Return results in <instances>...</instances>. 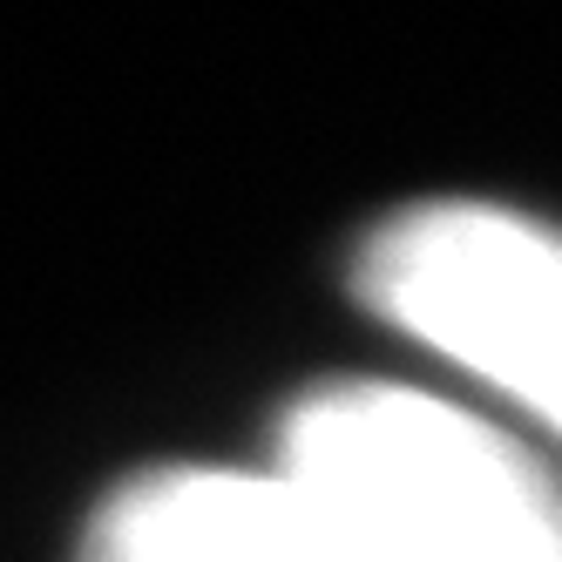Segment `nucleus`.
Listing matches in <instances>:
<instances>
[{
	"instance_id": "f257e3e1",
	"label": "nucleus",
	"mask_w": 562,
	"mask_h": 562,
	"mask_svg": "<svg viewBox=\"0 0 562 562\" xmlns=\"http://www.w3.org/2000/svg\"><path fill=\"white\" fill-rule=\"evenodd\" d=\"M359 562H562V481L508 427L393 380L299 393L271 461Z\"/></svg>"
},
{
	"instance_id": "f03ea898",
	"label": "nucleus",
	"mask_w": 562,
	"mask_h": 562,
	"mask_svg": "<svg viewBox=\"0 0 562 562\" xmlns=\"http://www.w3.org/2000/svg\"><path fill=\"white\" fill-rule=\"evenodd\" d=\"M352 292L440 367L562 434V224L427 196L359 237Z\"/></svg>"
},
{
	"instance_id": "7ed1b4c3",
	"label": "nucleus",
	"mask_w": 562,
	"mask_h": 562,
	"mask_svg": "<svg viewBox=\"0 0 562 562\" xmlns=\"http://www.w3.org/2000/svg\"><path fill=\"white\" fill-rule=\"evenodd\" d=\"M75 562H359L278 468H149L89 521Z\"/></svg>"
}]
</instances>
